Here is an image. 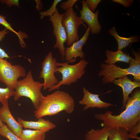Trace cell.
Wrapping results in <instances>:
<instances>
[{
	"mask_svg": "<svg viewBox=\"0 0 140 140\" xmlns=\"http://www.w3.org/2000/svg\"><path fill=\"white\" fill-rule=\"evenodd\" d=\"M125 109L117 115L113 114L109 110L104 113L96 114V119L101 121L102 126H106L110 129L123 128L129 132L140 121V89L137 88L129 97Z\"/></svg>",
	"mask_w": 140,
	"mask_h": 140,
	"instance_id": "cell-1",
	"label": "cell"
},
{
	"mask_svg": "<svg viewBox=\"0 0 140 140\" xmlns=\"http://www.w3.org/2000/svg\"><path fill=\"white\" fill-rule=\"evenodd\" d=\"M75 105L73 98L68 93L58 90L44 96L33 112L36 118L39 119L56 115L62 111L71 113Z\"/></svg>",
	"mask_w": 140,
	"mask_h": 140,
	"instance_id": "cell-2",
	"label": "cell"
},
{
	"mask_svg": "<svg viewBox=\"0 0 140 140\" xmlns=\"http://www.w3.org/2000/svg\"><path fill=\"white\" fill-rule=\"evenodd\" d=\"M131 50L135 58L130 61L128 68H122L115 64L101 63V69L98 75L100 77L103 76L102 79L103 84L111 83L115 79L122 78L128 75H133L135 81L140 82V51L137 52L133 49Z\"/></svg>",
	"mask_w": 140,
	"mask_h": 140,
	"instance_id": "cell-3",
	"label": "cell"
},
{
	"mask_svg": "<svg viewBox=\"0 0 140 140\" xmlns=\"http://www.w3.org/2000/svg\"><path fill=\"white\" fill-rule=\"evenodd\" d=\"M43 86V83L34 80L30 70L24 78L17 82L14 90V100L17 101L22 96L28 97L36 109L44 96L41 92Z\"/></svg>",
	"mask_w": 140,
	"mask_h": 140,
	"instance_id": "cell-4",
	"label": "cell"
},
{
	"mask_svg": "<svg viewBox=\"0 0 140 140\" xmlns=\"http://www.w3.org/2000/svg\"><path fill=\"white\" fill-rule=\"evenodd\" d=\"M70 62H57L58 67L55 70V73H59L61 74L62 80L57 84L48 89V91L58 89L62 85H70L71 83H75L84 74L85 72V69L88 64L84 59H81L78 63L75 64H68Z\"/></svg>",
	"mask_w": 140,
	"mask_h": 140,
	"instance_id": "cell-5",
	"label": "cell"
},
{
	"mask_svg": "<svg viewBox=\"0 0 140 140\" xmlns=\"http://www.w3.org/2000/svg\"><path fill=\"white\" fill-rule=\"evenodd\" d=\"M25 68L20 65H12L6 59L0 58V81L14 90L18 79L26 75Z\"/></svg>",
	"mask_w": 140,
	"mask_h": 140,
	"instance_id": "cell-6",
	"label": "cell"
},
{
	"mask_svg": "<svg viewBox=\"0 0 140 140\" xmlns=\"http://www.w3.org/2000/svg\"><path fill=\"white\" fill-rule=\"evenodd\" d=\"M61 23L67 33V43L68 46H71L74 42L79 40L78 30L80 25H82L87 28L84 22L78 16L73 8L66 10L64 13Z\"/></svg>",
	"mask_w": 140,
	"mask_h": 140,
	"instance_id": "cell-7",
	"label": "cell"
},
{
	"mask_svg": "<svg viewBox=\"0 0 140 140\" xmlns=\"http://www.w3.org/2000/svg\"><path fill=\"white\" fill-rule=\"evenodd\" d=\"M56 59L53 58L52 53L50 51L45 57L41 64V70L40 74L39 79H43V89H49L57 84L59 81L55 76L54 73L56 68Z\"/></svg>",
	"mask_w": 140,
	"mask_h": 140,
	"instance_id": "cell-8",
	"label": "cell"
},
{
	"mask_svg": "<svg viewBox=\"0 0 140 140\" xmlns=\"http://www.w3.org/2000/svg\"><path fill=\"white\" fill-rule=\"evenodd\" d=\"M64 15V13L62 14L59 13L58 8H57L54 14L50 16L49 18L53 28V34L56 39V43L54 48L58 49L62 60H64L65 56V47L64 43L67 41V33L61 23Z\"/></svg>",
	"mask_w": 140,
	"mask_h": 140,
	"instance_id": "cell-9",
	"label": "cell"
},
{
	"mask_svg": "<svg viewBox=\"0 0 140 140\" xmlns=\"http://www.w3.org/2000/svg\"><path fill=\"white\" fill-rule=\"evenodd\" d=\"M90 27L88 26L82 37L78 40L74 42L71 46L65 48L64 59L67 62H74L76 61V58L79 57L81 59L84 58L85 55L82 49L86 44L89 35Z\"/></svg>",
	"mask_w": 140,
	"mask_h": 140,
	"instance_id": "cell-10",
	"label": "cell"
},
{
	"mask_svg": "<svg viewBox=\"0 0 140 140\" xmlns=\"http://www.w3.org/2000/svg\"><path fill=\"white\" fill-rule=\"evenodd\" d=\"M81 3L82 8L81 10H79L76 6V8L80 12V19L90 27V31L92 34H98L102 28L98 20L99 11L97 10L95 13L92 12L88 7L84 0L82 1Z\"/></svg>",
	"mask_w": 140,
	"mask_h": 140,
	"instance_id": "cell-11",
	"label": "cell"
},
{
	"mask_svg": "<svg viewBox=\"0 0 140 140\" xmlns=\"http://www.w3.org/2000/svg\"><path fill=\"white\" fill-rule=\"evenodd\" d=\"M82 88L84 95L82 99L79 101V103L81 104L85 105L83 109V110L85 111L90 108L107 109L110 106H116L101 100L99 97L100 95L92 94L85 88L83 87Z\"/></svg>",
	"mask_w": 140,
	"mask_h": 140,
	"instance_id": "cell-12",
	"label": "cell"
},
{
	"mask_svg": "<svg viewBox=\"0 0 140 140\" xmlns=\"http://www.w3.org/2000/svg\"><path fill=\"white\" fill-rule=\"evenodd\" d=\"M0 118L3 123H5L8 128L19 137L22 134V128L14 118L9 106L8 101L0 108Z\"/></svg>",
	"mask_w": 140,
	"mask_h": 140,
	"instance_id": "cell-13",
	"label": "cell"
},
{
	"mask_svg": "<svg viewBox=\"0 0 140 140\" xmlns=\"http://www.w3.org/2000/svg\"><path fill=\"white\" fill-rule=\"evenodd\" d=\"M37 121H27L20 117L17 118V121L22 127L40 131L46 133L56 127V125L48 120L42 118Z\"/></svg>",
	"mask_w": 140,
	"mask_h": 140,
	"instance_id": "cell-14",
	"label": "cell"
},
{
	"mask_svg": "<svg viewBox=\"0 0 140 140\" xmlns=\"http://www.w3.org/2000/svg\"><path fill=\"white\" fill-rule=\"evenodd\" d=\"M111 82L120 86L122 89L123 99L121 109L122 111L125 108L129 95L135 88H140V82L132 81L127 76H126L122 78L115 79Z\"/></svg>",
	"mask_w": 140,
	"mask_h": 140,
	"instance_id": "cell-15",
	"label": "cell"
},
{
	"mask_svg": "<svg viewBox=\"0 0 140 140\" xmlns=\"http://www.w3.org/2000/svg\"><path fill=\"white\" fill-rule=\"evenodd\" d=\"M106 52L107 59L104 62L107 64H115L116 62H120L129 64L130 61L134 58L128 54L123 52L121 50H118L114 52L107 50Z\"/></svg>",
	"mask_w": 140,
	"mask_h": 140,
	"instance_id": "cell-16",
	"label": "cell"
},
{
	"mask_svg": "<svg viewBox=\"0 0 140 140\" xmlns=\"http://www.w3.org/2000/svg\"><path fill=\"white\" fill-rule=\"evenodd\" d=\"M108 33L113 36L117 41L118 50H122L130 44L132 43L139 42L140 37L139 36L134 35L129 38H125L119 36L116 30L115 27L113 26L112 28H110L108 32Z\"/></svg>",
	"mask_w": 140,
	"mask_h": 140,
	"instance_id": "cell-17",
	"label": "cell"
},
{
	"mask_svg": "<svg viewBox=\"0 0 140 140\" xmlns=\"http://www.w3.org/2000/svg\"><path fill=\"white\" fill-rule=\"evenodd\" d=\"M101 129L93 128L87 132L85 137V140H108L110 129L106 126Z\"/></svg>",
	"mask_w": 140,
	"mask_h": 140,
	"instance_id": "cell-18",
	"label": "cell"
},
{
	"mask_svg": "<svg viewBox=\"0 0 140 140\" xmlns=\"http://www.w3.org/2000/svg\"><path fill=\"white\" fill-rule=\"evenodd\" d=\"M129 132L122 128H114L110 129L108 140H129L136 139L140 140L139 137H136L130 135Z\"/></svg>",
	"mask_w": 140,
	"mask_h": 140,
	"instance_id": "cell-19",
	"label": "cell"
},
{
	"mask_svg": "<svg viewBox=\"0 0 140 140\" xmlns=\"http://www.w3.org/2000/svg\"><path fill=\"white\" fill-rule=\"evenodd\" d=\"M46 133L37 130H23L20 137L23 140H45Z\"/></svg>",
	"mask_w": 140,
	"mask_h": 140,
	"instance_id": "cell-20",
	"label": "cell"
},
{
	"mask_svg": "<svg viewBox=\"0 0 140 140\" xmlns=\"http://www.w3.org/2000/svg\"><path fill=\"white\" fill-rule=\"evenodd\" d=\"M0 135L9 140H23L14 134L4 124L1 128Z\"/></svg>",
	"mask_w": 140,
	"mask_h": 140,
	"instance_id": "cell-21",
	"label": "cell"
},
{
	"mask_svg": "<svg viewBox=\"0 0 140 140\" xmlns=\"http://www.w3.org/2000/svg\"><path fill=\"white\" fill-rule=\"evenodd\" d=\"M14 90L8 87L5 88L0 87V102L2 104L8 101L11 97L13 96Z\"/></svg>",
	"mask_w": 140,
	"mask_h": 140,
	"instance_id": "cell-22",
	"label": "cell"
},
{
	"mask_svg": "<svg viewBox=\"0 0 140 140\" xmlns=\"http://www.w3.org/2000/svg\"><path fill=\"white\" fill-rule=\"evenodd\" d=\"M61 1V0H54L52 5L49 9L46 11L40 12V19H42L46 16H50L53 15L55 11L57 5Z\"/></svg>",
	"mask_w": 140,
	"mask_h": 140,
	"instance_id": "cell-23",
	"label": "cell"
},
{
	"mask_svg": "<svg viewBox=\"0 0 140 140\" xmlns=\"http://www.w3.org/2000/svg\"><path fill=\"white\" fill-rule=\"evenodd\" d=\"M9 32V31L6 29L0 31V41L3 40ZM10 57L5 51L0 47V58L4 59V58H9Z\"/></svg>",
	"mask_w": 140,
	"mask_h": 140,
	"instance_id": "cell-24",
	"label": "cell"
},
{
	"mask_svg": "<svg viewBox=\"0 0 140 140\" xmlns=\"http://www.w3.org/2000/svg\"><path fill=\"white\" fill-rule=\"evenodd\" d=\"M78 1V0H68L66 1L62 2L60 7L64 10H67L73 8L74 4Z\"/></svg>",
	"mask_w": 140,
	"mask_h": 140,
	"instance_id": "cell-25",
	"label": "cell"
},
{
	"mask_svg": "<svg viewBox=\"0 0 140 140\" xmlns=\"http://www.w3.org/2000/svg\"><path fill=\"white\" fill-rule=\"evenodd\" d=\"M101 1V0H86L85 1L88 7L94 12Z\"/></svg>",
	"mask_w": 140,
	"mask_h": 140,
	"instance_id": "cell-26",
	"label": "cell"
},
{
	"mask_svg": "<svg viewBox=\"0 0 140 140\" xmlns=\"http://www.w3.org/2000/svg\"><path fill=\"white\" fill-rule=\"evenodd\" d=\"M140 132V121L132 128L129 134L135 137H138L137 135Z\"/></svg>",
	"mask_w": 140,
	"mask_h": 140,
	"instance_id": "cell-27",
	"label": "cell"
},
{
	"mask_svg": "<svg viewBox=\"0 0 140 140\" xmlns=\"http://www.w3.org/2000/svg\"><path fill=\"white\" fill-rule=\"evenodd\" d=\"M112 1L114 2L121 4L125 8L131 6L134 1L133 0H113Z\"/></svg>",
	"mask_w": 140,
	"mask_h": 140,
	"instance_id": "cell-28",
	"label": "cell"
},
{
	"mask_svg": "<svg viewBox=\"0 0 140 140\" xmlns=\"http://www.w3.org/2000/svg\"><path fill=\"white\" fill-rule=\"evenodd\" d=\"M0 2L2 3L6 4L9 7L14 5L19 7L18 0H1Z\"/></svg>",
	"mask_w": 140,
	"mask_h": 140,
	"instance_id": "cell-29",
	"label": "cell"
},
{
	"mask_svg": "<svg viewBox=\"0 0 140 140\" xmlns=\"http://www.w3.org/2000/svg\"><path fill=\"white\" fill-rule=\"evenodd\" d=\"M36 1L37 3L36 6L37 10L38 11H40L41 10L43 6L42 1L41 0H36Z\"/></svg>",
	"mask_w": 140,
	"mask_h": 140,
	"instance_id": "cell-30",
	"label": "cell"
},
{
	"mask_svg": "<svg viewBox=\"0 0 140 140\" xmlns=\"http://www.w3.org/2000/svg\"><path fill=\"white\" fill-rule=\"evenodd\" d=\"M4 124L2 122L0 118V131L1 128L4 125Z\"/></svg>",
	"mask_w": 140,
	"mask_h": 140,
	"instance_id": "cell-31",
	"label": "cell"
},
{
	"mask_svg": "<svg viewBox=\"0 0 140 140\" xmlns=\"http://www.w3.org/2000/svg\"><path fill=\"white\" fill-rule=\"evenodd\" d=\"M0 140H1L0 139Z\"/></svg>",
	"mask_w": 140,
	"mask_h": 140,
	"instance_id": "cell-32",
	"label": "cell"
}]
</instances>
